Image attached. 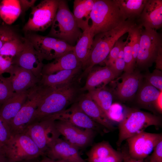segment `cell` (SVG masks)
<instances>
[{"label":"cell","mask_w":162,"mask_h":162,"mask_svg":"<svg viewBox=\"0 0 162 162\" xmlns=\"http://www.w3.org/2000/svg\"><path fill=\"white\" fill-rule=\"evenodd\" d=\"M136 22L127 20L112 29L95 35L89 58L83 68L84 74H88L95 65L104 62L116 42Z\"/></svg>","instance_id":"6da1fadb"},{"label":"cell","mask_w":162,"mask_h":162,"mask_svg":"<svg viewBox=\"0 0 162 162\" xmlns=\"http://www.w3.org/2000/svg\"><path fill=\"white\" fill-rule=\"evenodd\" d=\"M76 93V88L71 83L53 88L38 106L27 126L65 110L73 100Z\"/></svg>","instance_id":"7a4b0ae2"},{"label":"cell","mask_w":162,"mask_h":162,"mask_svg":"<svg viewBox=\"0 0 162 162\" xmlns=\"http://www.w3.org/2000/svg\"><path fill=\"white\" fill-rule=\"evenodd\" d=\"M82 32L67 1L59 0L57 10L48 36L61 39L74 46Z\"/></svg>","instance_id":"3957f363"},{"label":"cell","mask_w":162,"mask_h":162,"mask_svg":"<svg viewBox=\"0 0 162 162\" xmlns=\"http://www.w3.org/2000/svg\"><path fill=\"white\" fill-rule=\"evenodd\" d=\"M90 19V29L94 36L112 29L125 21L115 0H95Z\"/></svg>","instance_id":"277c9868"},{"label":"cell","mask_w":162,"mask_h":162,"mask_svg":"<svg viewBox=\"0 0 162 162\" xmlns=\"http://www.w3.org/2000/svg\"><path fill=\"white\" fill-rule=\"evenodd\" d=\"M160 117L150 113L134 109H125L123 119L118 124V146L128 138L143 131L151 126L161 125Z\"/></svg>","instance_id":"5b68a950"},{"label":"cell","mask_w":162,"mask_h":162,"mask_svg":"<svg viewBox=\"0 0 162 162\" xmlns=\"http://www.w3.org/2000/svg\"><path fill=\"white\" fill-rule=\"evenodd\" d=\"M52 88L44 86L39 83L28 90L25 103L9 124L12 135L23 132L40 102Z\"/></svg>","instance_id":"8992f818"},{"label":"cell","mask_w":162,"mask_h":162,"mask_svg":"<svg viewBox=\"0 0 162 162\" xmlns=\"http://www.w3.org/2000/svg\"><path fill=\"white\" fill-rule=\"evenodd\" d=\"M2 149L8 162L38 158L44 156L30 137L23 132L12 134Z\"/></svg>","instance_id":"52a82bcc"},{"label":"cell","mask_w":162,"mask_h":162,"mask_svg":"<svg viewBox=\"0 0 162 162\" xmlns=\"http://www.w3.org/2000/svg\"><path fill=\"white\" fill-rule=\"evenodd\" d=\"M25 37L32 44L43 60L55 59L74 49V46L64 40L32 32H25Z\"/></svg>","instance_id":"ba28073f"},{"label":"cell","mask_w":162,"mask_h":162,"mask_svg":"<svg viewBox=\"0 0 162 162\" xmlns=\"http://www.w3.org/2000/svg\"><path fill=\"white\" fill-rule=\"evenodd\" d=\"M162 43L161 35L156 30L142 28L136 67L141 69L151 67L162 47Z\"/></svg>","instance_id":"9c48e42d"},{"label":"cell","mask_w":162,"mask_h":162,"mask_svg":"<svg viewBox=\"0 0 162 162\" xmlns=\"http://www.w3.org/2000/svg\"><path fill=\"white\" fill-rule=\"evenodd\" d=\"M58 2L59 0H44L33 7L23 28L25 32L43 31L51 26Z\"/></svg>","instance_id":"30bf717a"},{"label":"cell","mask_w":162,"mask_h":162,"mask_svg":"<svg viewBox=\"0 0 162 162\" xmlns=\"http://www.w3.org/2000/svg\"><path fill=\"white\" fill-rule=\"evenodd\" d=\"M54 120L46 118L28 125L23 132L29 136L40 150L45 153L60 134L56 128Z\"/></svg>","instance_id":"8fae6325"},{"label":"cell","mask_w":162,"mask_h":162,"mask_svg":"<svg viewBox=\"0 0 162 162\" xmlns=\"http://www.w3.org/2000/svg\"><path fill=\"white\" fill-rule=\"evenodd\" d=\"M126 140L130 156L136 160L143 161L162 140V134L143 131Z\"/></svg>","instance_id":"7c38bea8"},{"label":"cell","mask_w":162,"mask_h":162,"mask_svg":"<svg viewBox=\"0 0 162 162\" xmlns=\"http://www.w3.org/2000/svg\"><path fill=\"white\" fill-rule=\"evenodd\" d=\"M56 128L65 139L80 149L86 148L92 142L96 131L91 129H81L71 123L62 120H55Z\"/></svg>","instance_id":"4fadbf2b"},{"label":"cell","mask_w":162,"mask_h":162,"mask_svg":"<svg viewBox=\"0 0 162 162\" xmlns=\"http://www.w3.org/2000/svg\"><path fill=\"white\" fill-rule=\"evenodd\" d=\"M25 46L23 50L12 58L13 64L20 66L31 72L40 79L41 71L44 65L43 59L32 44L23 37Z\"/></svg>","instance_id":"5bb4252c"},{"label":"cell","mask_w":162,"mask_h":162,"mask_svg":"<svg viewBox=\"0 0 162 162\" xmlns=\"http://www.w3.org/2000/svg\"><path fill=\"white\" fill-rule=\"evenodd\" d=\"M79 149L66 140L58 138L46 150L45 156L63 162H86L81 156Z\"/></svg>","instance_id":"9a60e30c"},{"label":"cell","mask_w":162,"mask_h":162,"mask_svg":"<svg viewBox=\"0 0 162 162\" xmlns=\"http://www.w3.org/2000/svg\"><path fill=\"white\" fill-rule=\"evenodd\" d=\"M46 118H49L54 121H65L78 128L91 129L96 131L99 130L100 125L83 112L77 103L73 104L68 109Z\"/></svg>","instance_id":"2e32d148"},{"label":"cell","mask_w":162,"mask_h":162,"mask_svg":"<svg viewBox=\"0 0 162 162\" xmlns=\"http://www.w3.org/2000/svg\"><path fill=\"white\" fill-rule=\"evenodd\" d=\"M137 22L145 28L156 30L162 26V0H147Z\"/></svg>","instance_id":"e0dca14e"},{"label":"cell","mask_w":162,"mask_h":162,"mask_svg":"<svg viewBox=\"0 0 162 162\" xmlns=\"http://www.w3.org/2000/svg\"><path fill=\"white\" fill-rule=\"evenodd\" d=\"M9 77L14 92L27 91L40 82L38 79L30 71L13 64Z\"/></svg>","instance_id":"ac0fdd59"},{"label":"cell","mask_w":162,"mask_h":162,"mask_svg":"<svg viewBox=\"0 0 162 162\" xmlns=\"http://www.w3.org/2000/svg\"><path fill=\"white\" fill-rule=\"evenodd\" d=\"M122 81L117 86L116 91L118 98L122 101L132 99L138 91L142 83L143 76L138 70L125 73L122 77Z\"/></svg>","instance_id":"d6986e66"},{"label":"cell","mask_w":162,"mask_h":162,"mask_svg":"<svg viewBox=\"0 0 162 162\" xmlns=\"http://www.w3.org/2000/svg\"><path fill=\"white\" fill-rule=\"evenodd\" d=\"M76 103L83 112L99 125L110 130L114 128L113 122L96 103L86 94Z\"/></svg>","instance_id":"ffe728a7"},{"label":"cell","mask_w":162,"mask_h":162,"mask_svg":"<svg viewBox=\"0 0 162 162\" xmlns=\"http://www.w3.org/2000/svg\"><path fill=\"white\" fill-rule=\"evenodd\" d=\"M78 68H82V65L72 50L55 59L52 62L44 65L41 74L42 76L47 75L61 70Z\"/></svg>","instance_id":"44dd1931"},{"label":"cell","mask_w":162,"mask_h":162,"mask_svg":"<svg viewBox=\"0 0 162 162\" xmlns=\"http://www.w3.org/2000/svg\"><path fill=\"white\" fill-rule=\"evenodd\" d=\"M88 74L85 84L82 88L83 91H88L101 84L104 86L118 76L111 67L107 66L96 69L93 68Z\"/></svg>","instance_id":"7402d4cb"},{"label":"cell","mask_w":162,"mask_h":162,"mask_svg":"<svg viewBox=\"0 0 162 162\" xmlns=\"http://www.w3.org/2000/svg\"><path fill=\"white\" fill-rule=\"evenodd\" d=\"M28 90L14 92L11 97L0 106V116L9 124L25 103L27 96Z\"/></svg>","instance_id":"603a6c76"},{"label":"cell","mask_w":162,"mask_h":162,"mask_svg":"<svg viewBox=\"0 0 162 162\" xmlns=\"http://www.w3.org/2000/svg\"><path fill=\"white\" fill-rule=\"evenodd\" d=\"M90 27L82 32L81 36L74 46L73 52L76 58L84 68L90 53L94 35Z\"/></svg>","instance_id":"cb8c5ba5"},{"label":"cell","mask_w":162,"mask_h":162,"mask_svg":"<svg viewBox=\"0 0 162 162\" xmlns=\"http://www.w3.org/2000/svg\"><path fill=\"white\" fill-rule=\"evenodd\" d=\"M81 68L61 70L55 73L42 76L39 83L52 88L62 87L71 83V81Z\"/></svg>","instance_id":"d4e9b609"},{"label":"cell","mask_w":162,"mask_h":162,"mask_svg":"<svg viewBox=\"0 0 162 162\" xmlns=\"http://www.w3.org/2000/svg\"><path fill=\"white\" fill-rule=\"evenodd\" d=\"M94 2L95 0H75L74 2L73 14L78 27L82 32L91 26L89 21Z\"/></svg>","instance_id":"484cf974"},{"label":"cell","mask_w":162,"mask_h":162,"mask_svg":"<svg viewBox=\"0 0 162 162\" xmlns=\"http://www.w3.org/2000/svg\"><path fill=\"white\" fill-rule=\"evenodd\" d=\"M125 20L137 21L147 0H115Z\"/></svg>","instance_id":"4316f807"},{"label":"cell","mask_w":162,"mask_h":162,"mask_svg":"<svg viewBox=\"0 0 162 162\" xmlns=\"http://www.w3.org/2000/svg\"><path fill=\"white\" fill-rule=\"evenodd\" d=\"M162 92L146 82L141 84L138 91L137 101L145 107L153 106Z\"/></svg>","instance_id":"83f0119b"},{"label":"cell","mask_w":162,"mask_h":162,"mask_svg":"<svg viewBox=\"0 0 162 162\" xmlns=\"http://www.w3.org/2000/svg\"><path fill=\"white\" fill-rule=\"evenodd\" d=\"M86 94L96 103L106 115L112 104L113 97L111 92L102 87L88 91Z\"/></svg>","instance_id":"f1b7e54d"},{"label":"cell","mask_w":162,"mask_h":162,"mask_svg":"<svg viewBox=\"0 0 162 162\" xmlns=\"http://www.w3.org/2000/svg\"><path fill=\"white\" fill-rule=\"evenodd\" d=\"M24 46L23 37L19 36L4 43L0 50V55L13 58L23 50Z\"/></svg>","instance_id":"f546056e"},{"label":"cell","mask_w":162,"mask_h":162,"mask_svg":"<svg viewBox=\"0 0 162 162\" xmlns=\"http://www.w3.org/2000/svg\"><path fill=\"white\" fill-rule=\"evenodd\" d=\"M143 27L138 22L134 24L129 29L128 38L130 43L133 58L136 63L140 45L141 32Z\"/></svg>","instance_id":"4dcf8cb0"},{"label":"cell","mask_w":162,"mask_h":162,"mask_svg":"<svg viewBox=\"0 0 162 162\" xmlns=\"http://www.w3.org/2000/svg\"><path fill=\"white\" fill-rule=\"evenodd\" d=\"M14 93L10 80L0 75V106Z\"/></svg>","instance_id":"1f68e13d"},{"label":"cell","mask_w":162,"mask_h":162,"mask_svg":"<svg viewBox=\"0 0 162 162\" xmlns=\"http://www.w3.org/2000/svg\"><path fill=\"white\" fill-rule=\"evenodd\" d=\"M125 112V108L122 105L114 103L112 104L106 115L112 122H118L119 123L123 119Z\"/></svg>","instance_id":"d6a6232c"},{"label":"cell","mask_w":162,"mask_h":162,"mask_svg":"<svg viewBox=\"0 0 162 162\" xmlns=\"http://www.w3.org/2000/svg\"><path fill=\"white\" fill-rule=\"evenodd\" d=\"M124 48V60L125 63V73H130L134 70L136 67L132 54L130 43L128 37Z\"/></svg>","instance_id":"836d02e7"},{"label":"cell","mask_w":162,"mask_h":162,"mask_svg":"<svg viewBox=\"0 0 162 162\" xmlns=\"http://www.w3.org/2000/svg\"><path fill=\"white\" fill-rule=\"evenodd\" d=\"M144 77L146 82L162 92V71L155 69L152 73H148L146 74Z\"/></svg>","instance_id":"e575fe53"},{"label":"cell","mask_w":162,"mask_h":162,"mask_svg":"<svg viewBox=\"0 0 162 162\" xmlns=\"http://www.w3.org/2000/svg\"><path fill=\"white\" fill-rule=\"evenodd\" d=\"M125 42L121 38L116 42L104 62L106 66H110L114 64L118 58L121 49L124 46Z\"/></svg>","instance_id":"d590c367"},{"label":"cell","mask_w":162,"mask_h":162,"mask_svg":"<svg viewBox=\"0 0 162 162\" xmlns=\"http://www.w3.org/2000/svg\"><path fill=\"white\" fill-rule=\"evenodd\" d=\"M12 135L8 123L0 116V148L6 143Z\"/></svg>","instance_id":"8d00e7d4"},{"label":"cell","mask_w":162,"mask_h":162,"mask_svg":"<svg viewBox=\"0 0 162 162\" xmlns=\"http://www.w3.org/2000/svg\"><path fill=\"white\" fill-rule=\"evenodd\" d=\"M18 36L13 28L0 25V50L6 42Z\"/></svg>","instance_id":"74e56055"},{"label":"cell","mask_w":162,"mask_h":162,"mask_svg":"<svg viewBox=\"0 0 162 162\" xmlns=\"http://www.w3.org/2000/svg\"><path fill=\"white\" fill-rule=\"evenodd\" d=\"M87 160L88 162H123V158L122 152L116 151L112 154Z\"/></svg>","instance_id":"f35d334b"},{"label":"cell","mask_w":162,"mask_h":162,"mask_svg":"<svg viewBox=\"0 0 162 162\" xmlns=\"http://www.w3.org/2000/svg\"><path fill=\"white\" fill-rule=\"evenodd\" d=\"M12 58L0 55V75L4 73L9 74L13 65Z\"/></svg>","instance_id":"ab89813d"},{"label":"cell","mask_w":162,"mask_h":162,"mask_svg":"<svg viewBox=\"0 0 162 162\" xmlns=\"http://www.w3.org/2000/svg\"><path fill=\"white\" fill-rule=\"evenodd\" d=\"M148 162H162V140L156 146Z\"/></svg>","instance_id":"60d3db41"},{"label":"cell","mask_w":162,"mask_h":162,"mask_svg":"<svg viewBox=\"0 0 162 162\" xmlns=\"http://www.w3.org/2000/svg\"><path fill=\"white\" fill-rule=\"evenodd\" d=\"M108 66L111 67L118 76L123 71H124L125 68L124 58H118L113 64Z\"/></svg>","instance_id":"b9f144b4"},{"label":"cell","mask_w":162,"mask_h":162,"mask_svg":"<svg viewBox=\"0 0 162 162\" xmlns=\"http://www.w3.org/2000/svg\"><path fill=\"white\" fill-rule=\"evenodd\" d=\"M36 0H21L18 2L20 9L22 12L26 11L29 8H32L34 7V5Z\"/></svg>","instance_id":"7bdbcfd3"},{"label":"cell","mask_w":162,"mask_h":162,"mask_svg":"<svg viewBox=\"0 0 162 162\" xmlns=\"http://www.w3.org/2000/svg\"><path fill=\"white\" fill-rule=\"evenodd\" d=\"M121 152L123 155V162H144L142 161L136 160L131 157L128 153V149L127 150L125 149H123Z\"/></svg>","instance_id":"ee69618b"},{"label":"cell","mask_w":162,"mask_h":162,"mask_svg":"<svg viewBox=\"0 0 162 162\" xmlns=\"http://www.w3.org/2000/svg\"><path fill=\"white\" fill-rule=\"evenodd\" d=\"M155 62L156 63V69L162 71V47L158 52Z\"/></svg>","instance_id":"f6af8a7d"},{"label":"cell","mask_w":162,"mask_h":162,"mask_svg":"<svg viewBox=\"0 0 162 162\" xmlns=\"http://www.w3.org/2000/svg\"><path fill=\"white\" fill-rule=\"evenodd\" d=\"M153 106L160 113H162V93H161L158 98L154 103Z\"/></svg>","instance_id":"bcb514c9"},{"label":"cell","mask_w":162,"mask_h":162,"mask_svg":"<svg viewBox=\"0 0 162 162\" xmlns=\"http://www.w3.org/2000/svg\"><path fill=\"white\" fill-rule=\"evenodd\" d=\"M39 162H63L62 161L52 159L45 156L42 157Z\"/></svg>","instance_id":"7dc6e473"},{"label":"cell","mask_w":162,"mask_h":162,"mask_svg":"<svg viewBox=\"0 0 162 162\" xmlns=\"http://www.w3.org/2000/svg\"><path fill=\"white\" fill-rule=\"evenodd\" d=\"M7 159L2 149L0 148V162H7Z\"/></svg>","instance_id":"c3c4849f"},{"label":"cell","mask_w":162,"mask_h":162,"mask_svg":"<svg viewBox=\"0 0 162 162\" xmlns=\"http://www.w3.org/2000/svg\"><path fill=\"white\" fill-rule=\"evenodd\" d=\"M38 158L22 160L17 162H39Z\"/></svg>","instance_id":"681fc988"},{"label":"cell","mask_w":162,"mask_h":162,"mask_svg":"<svg viewBox=\"0 0 162 162\" xmlns=\"http://www.w3.org/2000/svg\"><path fill=\"white\" fill-rule=\"evenodd\" d=\"M7 162H8V160H7Z\"/></svg>","instance_id":"f907efd6"},{"label":"cell","mask_w":162,"mask_h":162,"mask_svg":"<svg viewBox=\"0 0 162 162\" xmlns=\"http://www.w3.org/2000/svg\"></svg>","instance_id":"816d5d0a"}]
</instances>
